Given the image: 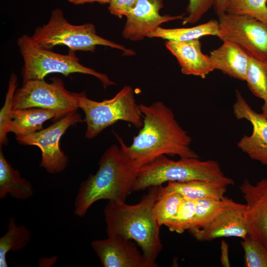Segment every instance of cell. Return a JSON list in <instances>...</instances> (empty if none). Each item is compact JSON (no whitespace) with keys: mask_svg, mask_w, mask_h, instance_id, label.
Here are the masks:
<instances>
[{"mask_svg":"<svg viewBox=\"0 0 267 267\" xmlns=\"http://www.w3.org/2000/svg\"><path fill=\"white\" fill-rule=\"evenodd\" d=\"M143 126L130 145L114 133L124 154L140 169L162 155L196 157L191 138L177 121L173 110L162 101L141 104Z\"/></svg>","mask_w":267,"mask_h":267,"instance_id":"1","label":"cell"},{"mask_svg":"<svg viewBox=\"0 0 267 267\" xmlns=\"http://www.w3.org/2000/svg\"><path fill=\"white\" fill-rule=\"evenodd\" d=\"M147 193L134 205L109 201L104 209L108 236L120 235L134 241L141 249L150 267L158 266L156 260L162 249L160 226L153 215L159 196V186Z\"/></svg>","mask_w":267,"mask_h":267,"instance_id":"2","label":"cell"},{"mask_svg":"<svg viewBox=\"0 0 267 267\" xmlns=\"http://www.w3.org/2000/svg\"><path fill=\"white\" fill-rule=\"evenodd\" d=\"M96 173L90 174L78 189L74 214L84 216L95 202L100 200L125 202L140 168L128 158L120 146L112 144L102 154Z\"/></svg>","mask_w":267,"mask_h":267,"instance_id":"3","label":"cell"},{"mask_svg":"<svg viewBox=\"0 0 267 267\" xmlns=\"http://www.w3.org/2000/svg\"><path fill=\"white\" fill-rule=\"evenodd\" d=\"M193 180L212 181L226 186L234 183L224 175L216 161H202L196 157L180 158L175 161L162 155L139 170L132 190H143L169 181Z\"/></svg>","mask_w":267,"mask_h":267,"instance_id":"4","label":"cell"},{"mask_svg":"<svg viewBox=\"0 0 267 267\" xmlns=\"http://www.w3.org/2000/svg\"><path fill=\"white\" fill-rule=\"evenodd\" d=\"M40 46L48 49L57 45L66 46L69 53L76 51L94 52L97 45H103L122 50L125 55H133V49L104 39L96 32L91 23L75 25L70 23L64 17L62 10L56 8L51 11L47 23L38 27L31 36Z\"/></svg>","mask_w":267,"mask_h":267,"instance_id":"5","label":"cell"},{"mask_svg":"<svg viewBox=\"0 0 267 267\" xmlns=\"http://www.w3.org/2000/svg\"><path fill=\"white\" fill-rule=\"evenodd\" d=\"M77 95L78 108L85 114L87 139L94 138L119 121L130 123L138 129L143 126L139 105L135 101L131 86H124L113 97L102 101L88 98L85 91L77 93Z\"/></svg>","mask_w":267,"mask_h":267,"instance_id":"6","label":"cell"},{"mask_svg":"<svg viewBox=\"0 0 267 267\" xmlns=\"http://www.w3.org/2000/svg\"><path fill=\"white\" fill-rule=\"evenodd\" d=\"M17 45L24 61L23 82L44 80L47 75L59 73L67 76L73 73L90 75L97 78L105 89L115 84L104 74L81 64L74 54L64 55L51 51L36 44L31 37L23 35Z\"/></svg>","mask_w":267,"mask_h":267,"instance_id":"7","label":"cell"},{"mask_svg":"<svg viewBox=\"0 0 267 267\" xmlns=\"http://www.w3.org/2000/svg\"><path fill=\"white\" fill-rule=\"evenodd\" d=\"M48 83L44 80H31L23 83L16 89L13 101V109L41 108L67 114L77 111V93L71 92L58 78L51 79Z\"/></svg>","mask_w":267,"mask_h":267,"instance_id":"8","label":"cell"},{"mask_svg":"<svg viewBox=\"0 0 267 267\" xmlns=\"http://www.w3.org/2000/svg\"><path fill=\"white\" fill-rule=\"evenodd\" d=\"M83 121L77 111H73L44 129L27 135L16 136V138L21 144L38 147L42 152L40 166L50 174L60 173L69 163L68 157L60 148V139L69 127Z\"/></svg>","mask_w":267,"mask_h":267,"instance_id":"9","label":"cell"},{"mask_svg":"<svg viewBox=\"0 0 267 267\" xmlns=\"http://www.w3.org/2000/svg\"><path fill=\"white\" fill-rule=\"evenodd\" d=\"M217 37L238 44L248 54L267 62V24L246 15L225 13L219 17Z\"/></svg>","mask_w":267,"mask_h":267,"instance_id":"10","label":"cell"},{"mask_svg":"<svg viewBox=\"0 0 267 267\" xmlns=\"http://www.w3.org/2000/svg\"><path fill=\"white\" fill-rule=\"evenodd\" d=\"M246 208L245 204L224 196L215 216L199 228L189 231L199 241H211L222 237L245 239L248 236Z\"/></svg>","mask_w":267,"mask_h":267,"instance_id":"11","label":"cell"},{"mask_svg":"<svg viewBox=\"0 0 267 267\" xmlns=\"http://www.w3.org/2000/svg\"><path fill=\"white\" fill-rule=\"evenodd\" d=\"M233 111L237 119L247 120L253 127L252 134L244 135L238 142V147L251 159L267 165V118L255 111L237 90Z\"/></svg>","mask_w":267,"mask_h":267,"instance_id":"12","label":"cell"},{"mask_svg":"<svg viewBox=\"0 0 267 267\" xmlns=\"http://www.w3.org/2000/svg\"><path fill=\"white\" fill-rule=\"evenodd\" d=\"M91 246L104 267H150L137 244L122 236L93 240Z\"/></svg>","mask_w":267,"mask_h":267,"instance_id":"13","label":"cell"},{"mask_svg":"<svg viewBox=\"0 0 267 267\" xmlns=\"http://www.w3.org/2000/svg\"><path fill=\"white\" fill-rule=\"evenodd\" d=\"M239 188L246 201L248 236L267 249V178L255 184L245 179Z\"/></svg>","mask_w":267,"mask_h":267,"instance_id":"14","label":"cell"},{"mask_svg":"<svg viewBox=\"0 0 267 267\" xmlns=\"http://www.w3.org/2000/svg\"><path fill=\"white\" fill-rule=\"evenodd\" d=\"M163 7V0H138L126 16L127 21L122 32L124 38L132 41H140L147 37L161 24L184 18V13L175 16L160 15L159 11Z\"/></svg>","mask_w":267,"mask_h":267,"instance_id":"15","label":"cell"},{"mask_svg":"<svg viewBox=\"0 0 267 267\" xmlns=\"http://www.w3.org/2000/svg\"><path fill=\"white\" fill-rule=\"evenodd\" d=\"M165 44L178 60L183 74L204 79L214 70L210 56L202 51L199 39L185 41L167 40Z\"/></svg>","mask_w":267,"mask_h":267,"instance_id":"16","label":"cell"},{"mask_svg":"<svg viewBox=\"0 0 267 267\" xmlns=\"http://www.w3.org/2000/svg\"><path fill=\"white\" fill-rule=\"evenodd\" d=\"M210 57L214 70L221 71L230 77L245 81L250 56L238 44L225 41L211 51Z\"/></svg>","mask_w":267,"mask_h":267,"instance_id":"17","label":"cell"},{"mask_svg":"<svg viewBox=\"0 0 267 267\" xmlns=\"http://www.w3.org/2000/svg\"><path fill=\"white\" fill-rule=\"evenodd\" d=\"M227 187L219 183L201 180L169 181L165 186H159V194L173 191L184 198L194 201L203 199H221L224 196Z\"/></svg>","mask_w":267,"mask_h":267,"instance_id":"18","label":"cell"},{"mask_svg":"<svg viewBox=\"0 0 267 267\" xmlns=\"http://www.w3.org/2000/svg\"><path fill=\"white\" fill-rule=\"evenodd\" d=\"M63 112L41 108L14 110L9 132L16 136L25 135L40 131L45 121L60 118Z\"/></svg>","mask_w":267,"mask_h":267,"instance_id":"19","label":"cell"},{"mask_svg":"<svg viewBox=\"0 0 267 267\" xmlns=\"http://www.w3.org/2000/svg\"><path fill=\"white\" fill-rule=\"evenodd\" d=\"M30 181L22 178L19 172L14 169L5 159L0 149V198L10 195L13 198L25 200L33 194Z\"/></svg>","mask_w":267,"mask_h":267,"instance_id":"20","label":"cell"},{"mask_svg":"<svg viewBox=\"0 0 267 267\" xmlns=\"http://www.w3.org/2000/svg\"><path fill=\"white\" fill-rule=\"evenodd\" d=\"M219 22L211 20L206 23L190 28L166 29L158 27L147 36L148 38H159L175 41L199 39L206 36H217Z\"/></svg>","mask_w":267,"mask_h":267,"instance_id":"21","label":"cell"},{"mask_svg":"<svg viewBox=\"0 0 267 267\" xmlns=\"http://www.w3.org/2000/svg\"><path fill=\"white\" fill-rule=\"evenodd\" d=\"M30 239V230L24 225H18L14 218H10L7 230L0 238V267H7L6 256L9 252H16L23 249Z\"/></svg>","mask_w":267,"mask_h":267,"instance_id":"22","label":"cell"},{"mask_svg":"<svg viewBox=\"0 0 267 267\" xmlns=\"http://www.w3.org/2000/svg\"><path fill=\"white\" fill-rule=\"evenodd\" d=\"M245 81L255 96L267 101V62L250 56Z\"/></svg>","mask_w":267,"mask_h":267,"instance_id":"23","label":"cell"},{"mask_svg":"<svg viewBox=\"0 0 267 267\" xmlns=\"http://www.w3.org/2000/svg\"><path fill=\"white\" fill-rule=\"evenodd\" d=\"M183 198L179 194L173 191L159 194L153 207V215L160 226L176 215Z\"/></svg>","mask_w":267,"mask_h":267,"instance_id":"24","label":"cell"},{"mask_svg":"<svg viewBox=\"0 0 267 267\" xmlns=\"http://www.w3.org/2000/svg\"><path fill=\"white\" fill-rule=\"evenodd\" d=\"M267 0H230L226 13L246 15L267 24Z\"/></svg>","mask_w":267,"mask_h":267,"instance_id":"25","label":"cell"},{"mask_svg":"<svg viewBox=\"0 0 267 267\" xmlns=\"http://www.w3.org/2000/svg\"><path fill=\"white\" fill-rule=\"evenodd\" d=\"M17 78L14 73L10 75L8 90L4 105L0 112V147L7 142V134L9 132L10 125L12 119L14 96L16 90Z\"/></svg>","mask_w":267,"mask_h":267,"instance_id":"26","label":"cell"},{"mask_svg":"<svg viewBox=\"0 0 267 267\" xmlns=\"http://www.w3.org/2000/svg\"><path fill=\"white\" fill-rule=\"evenodd\" d=\"M196 201L183 198L176 215L164 225L172 232L179 234L188 230L191 226L195 212Z\"/></svg>","mask_w":267,"mask_h":267,"instance_id":"27","label":"cell"},{"mask_svg":"<svg viewBox=\"0 0 267 267\" xmlns=\"http://www.w3.org/2000/svg\"><path fill=\"white\" fill-rule=\"evenodd\" d=\"M240 244L244 252L245 267H267V249L261 242L247 236Z\"/></svg>","mask_w":267,"mask_h":267,"instance_id":"28","label":"cell"},{"mask_svg":"<svg viewBox=\"0 0 267 267\" xmlns=\"http://www.w3.org/2000/svg\"><path fill=\"white\" fill-rule=\"evenodd\" d=\"M222 198L203 199L196 201L195 215L188 231L198 228L209 222L220 209Z\"/></svg>","mask_w":267,"mask_h":267,"instance_id":"29","label":"cell"},{"mask_svg":"<svg viewBox=\"0 0 267 267\" xmlns=\"http://www.w3.org/2000/svg\"><path fill=\"white\" fill-rule=\"evenodd\" d=\"M214 0H189L186 7L188 15L184 17L182 25L198 22L214 6Z\"/></svg>","mask_w":267,"mask_h":267,"instance_id":"30","label":"cell"},{"mask_svg":"<svg viewBox=\"0 0 267 267\" xmlns=\"http://www.w3.org/2000/svg\"><path fill=\"white\" fill-rule=\"evenodd\" d=\"M138 0H111L108 9L110 12L121 18L127 16L134 7Z\"/></svg>","mask_w":267,"mask_h":267,"instance_id":"31","label":"cell"},{"mask_svg":"<svg viewBox=\"0 0 267 267\" xmlns=\"http://www.w3.org/2000/svg\"><path fill=\"white\" fill-rule=\"evenodd\" d=\"M228 248L229 246L227 243L225 241L222 240L221 245L220 262L222 266L224 267H230Z\"/></svg>","mask_w":267,"mask_h":267,"instance_id":"32","label":"cell"},{"mask_svg":"<svg viewBox=\"0 0 267 267\" xmlns=\"http://www.w3.org/2000/svg\"><path fill=\"white\" fill-rule=\"evenodd\" d=\"M230 0H214V6L219 17L226 13Z\"/></svg>","mask_w":267,"mask_h":267,"instance_id":"33","label":"cell"},{"mask_svg":"<svg viewBox=\"0 0 267 267\" xmlns=\"http://www.w3.org/2000/svg\"><path fill=\"white\" fill-rule=\"evenodd\" d=\"M74 5H80L87 3L98 2L101 4L109 3L111 0H68Z\"/></svg>","mask_w":267,"mask_h":267,"instance_id":"34","label":"cell"},{"mask_svg":"<svg viewBox=\"0 0 267 267\" xmlns=\"http://www.w3.org/2000/svg\"><path fill=\"white\" fill-rule=\"evenodd\" d=\"M262 109V114L267 118V101H264Z\"/></svg>","mask_w":267,"mask_h":267,"instance_id":"35","label":"cell"}]
</instances>
